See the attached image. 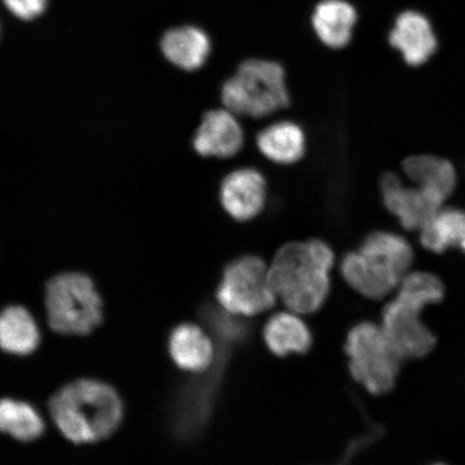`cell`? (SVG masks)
<instances>
[{
  "mask_svg": "<svg viewBox=\"0 0 465 465\" xmlns=\"http://www.w3.org/2000/svg\"><path fill=\"white\" fill-rule=\"evenodd\" d=\"M40 412L73 443L94 444L119 429L124 403L109 383L79 378L52 395Z\"/></svg>",
  "mask_w": 465,
  "mask_h": 465,
  "instance_id": "6da1fadb",
  "label": "cell"
},
{
  "mask_svg": "<svg viewBox=\"0 0 465 465\" xmlns=\"http://www.w3.org/2000/svg\"><path fill=\"white\" fill-rule=\"evenodd\" d=\"M334 254L320 240L289 242L278 250L269 266L272 290L291 312H316L330 293Z\"/></svg>",
  "mask_w": 465,
  "mask_h": 465,
  "instance_id": "7a4b0ae2",
  "label": "cell"
},
{
  "mask_svg": "<svg viewBox=\"0 0 465 465\" xmlns=\"http://www.w3.org/2000/svg\"><path fill=\"white\" fill-rule=\"evenodd\" d=\"M444 284L430 272H409L400 283L398 294L382 312V330L401 358L418 359L431 352L434 334L421 322L428 305L440 303Z\"/></svg>",
  "mask_w": 465,
  "mask_h": 465,
  "instance_id": "3957f363",
  "label": "cell"
},
{
  "mask_svg": "<svg viewBox=\"0 0 465 465\" xmlns=\"http://www.w3.org/2000/svg\"><path fill=\"white\" fill-rule=\"evenodd\" d=\"M414 252L404 237L374 232L357 250L341 260V272L349 286L371 300L391 293L410 272Z\"/></svg>",
  "mask_w": 465,
  "mask_h": 465,
  "instance_id": "277c9868",
  "label": "cell"
},
{
  "mask_svg": "<svg viewBox=\"0 0 465 465\" xmlns=\"http://www.w3.org/2000/svg\"><path fill=\"white\" fill-rule=\"evenodd\" d=\"M46 327L58 334L89 335L104 322V301L89 274L64 271L44 286Z\"/></svg>",
  "mask_w": 465,
  "mask_h": 465,
  "instance_id": "5b68a950",
  "label": "cell"
},
{
  "mask_svg": "<svg viewBox=\"0 0 465 465\" xmlns=\"http://www.w3.org/2000/svg\"><path fill=\"white\" fill-rule=\"evenodd\" d=\"M224 108L237 116L265 118L287 108L290 95L284 69L274 61L248 60L241 64L221 89Z\"/></svg>",
  "mask_w": 465,
  "mask_h": 465,
  "instance_id": "8992f818",
  "label": "cell"
},
{
  "mask_svg": "<svg viewBox=\"0 0 465 465\" xmlns=\"http://www.w3.org/2000/svg\"><path fill=\"white\" fill-rule=\"evenodd\" d=\"M345 349L349 370L371 393L385 394L395 386L402 358L382 328L373 322H360L348 333Z\"/></svg>",
  "mask_w": 465,
  "mask_h": 465,
  "instance_id": "52a82bcc",
  "label": "cell"
},
{
  "mask_svg": "<svg viewBox=\"0 0 465 465\" xmlns=\"http://www.w3.org/2000/svg\"><path fill=\"white\" fill-rule=\"evenodd\" d=\"M214 300L232 315L248 319L271 310L277 296L271 286L269 266L255 255L232 260L224 267Z\"/></svg>",
  "mask_w": 465,
  "mask_h": 465,
  "instance_id": "ba28073f",
  "label": "cell"
},
{
  "mask_svg": "<svg viewBox=\"0 0 465 465\" xmlns=\"http://www.w3.org/2000/svg\"><path fill=\"white\" fill-rule=\"evenodd\" d=\"M383 203L403 228L421 231L433 219L444 201L420 187H409L398 174L387 173L381 180Z\"/></svg>",
  "mask_w": 465,
  "mask_h": 465,
  "instance_id": "9c48e42d",
  "label": "cell"
},
{
  "mask_svg": "<svg viewBox=\"0 0 465 465\" xmlns=\"http://www.w3.org/2000/svg\"><path fill=\"white\" fill-rule=\"evenodd\" d=\"M242 127L229 109H213L203 115L193 136V148L203 158L230 159L243 145Z\"/></svg>",
  "mask_w": 465,
  "mask_h": 465,
  "instance_id": "30bf717a",
  "label": "cell"
},
{
  "mask_svg": "<svg viewBox=\"0 0 465 465\" xmlns=\"http://www.w3.org/2000/svg\"><path fill=\"white\" fill-rule=\"evenodd\" d=\"M219 195L221 205L229 216L242 223L252 220L265 207V178L255 168H238L221 183Z\"/></svg>",
  "mask_w": 465,
  "mask_h": 465,
  "instance_id": "8fae6325",
  "label": "cell"
},
{
  "mask_svg": "<svg viewBox=\"0 0 465 465\" xmlns=\"http://www.w3.org/2000/svg\"><path fill=\"white\" fill-rule=\"evenodd\" d=\"M168 352L180 370L202 374L213 368L217 348L212 336L200 324L183 322L172 330Z\"/></svg>",
  "mask_w": 465,
  "mask_h": 465,
  "instance_id": "7c38bea8",
  "label": "cell"
},
{
  "mask_svg": "<svg viewBox=\"0 0 465 465\" xmlns=\"http://www.w3.org/2000/svg\"><path fill=\"white\" fill-rule=\"evenodd\" d=\"M389 43L410 66L422 65L438 49L431 23L416 11H405L397 17Z\"/></svg>",
  "mask_w": 465,
  "mask_h": 465,
  "instance_id": "4fadbf2b",
  "label": "cell"
},
{
  "mask_svg": "<svg viewBox=\"0 0 465 465\" xmlns=\"http://www.w3.org/2000/svg\"><path fill=\"white\" fill-rule=\"evenodd\" d=\"M42 342V330L27 307L19 304L0 310V349L15 356H29Z\"/></svg>",
  "mask_w": 465,
  "mask_h": 465,
  "instance_id": "5bb4252c",
  "label": "cell"
},
{
  "mask_svg": "<svg viewBox=\"0 0 465 465\" xmlns=\"http://www.w3.org/2000/svg\"><path fill=\"white\" fill-rule=\"evenodd\" d=\"M211 50V40L199 27L172 28L161 40L163 55L183 71L193 72L200 69L206 63Z\"/></svg>",
  "mask_w": 465,
  "mask_h": 465,
  "instance_id": "9a60e30c",
  "label": "cell"
},
{
  "mask_svg": "<svg viewBox=\"0 0 465 465\" xmlns=\"http://www.w3.org/2000/svg\"><path fill=\"white\" fill-rule=\"evenodd\" d=\"M358 15L345 0H323L312 16V25L320 42L331 49L344 48L352 38Z\"/></svg>",
  "mask_w": 465,
  "mask_h": 465,
  "instance_id": "2e32d148",
  "label": "cell"
},
{
  "mask_svg": "<svg viewBox=\"0 0 465 465\" xmlns=\"http://www.w3.org/2000/svg\"><path fill=\"white\" fill-rule=\"evenodd\" d=\"M257 145L266 159L277 164H293L305 153L306 138L300 125L291 121H281L258 134Z\"/></svg>",
  "mask_w": 465,
  "mask_h": 465,
  "instance_id": "e0dca14e",
  "label": "cell"
},
{
  "mask_svg": "<svg viewBox=\"0 0 465 465\" xmlns=\"http://www.w3.org/2000/svg\"><path fill=\"white\" fill-rule=\"evenodd\" d=\"M265 344L278 357L306 353L312 344L307 324L291 312H278L266 322L263 330Z\"/></svg>",
  "mask_w": 465,
  "mask_h": 465,
  "instance_id": "ac0fdd59",
  "label": "cell"
},
{
  "mask_svg": "<svg viewBox=\"0 0 465 465\" xmlns=\"http://www.w3.org/2000/svg\"><path fill=\"white\" fill-rule=\"evenodd\" d=\"M406 176L417 187L446 201L456 188L455 168L449 161L433 155H414L402 164Z\"/></svg>",
  "mask_w": 465,
  "mask_h": 465,
  "instance_id": "d6986e66",
  "label": "cell"
},
{
  "mask_svg": "<svg viewBox=\"0 0 465 465\" xmlns=\"http://www.w3.org/2000/svg\"><path fill=\"white\" fill-rule=\"evenodd\" d=\"M46 430L42 412L26 401L11 398L0 402V432L23 443L37 440Z\"/></svg>",
  "mask_w": 465,
  "mask_h": 465,
  "instance_id": "ffe728a7",
  "label": "cell"
},
{
  "mask_svg": "<svg viewBox=\"0 0 465 465\" xmlns=\"http://www.w3.org/2000/svg\"><path fill=\"white\" fill-rule=\"evenodd\" d=\"M421 245L436 253L457 247L465 252V212L441 208L420 231Z\"/></svg>",
  "mask_w": 465,
  "mask_h": 465,
  "instance_id": "44dd1931",
  "label": "cell"
},
{
  "mask_svg": "<svg viewBox=\"0 0 465 465\" xmlns=\"http://www.w3.org/2000/svg\"><path fill=\"white\" fill-rule=\"evenodd\" d=\"M11 15L23 21L37 19L44 14L48 0H3Z\"/></svg>",
  "mask_w": 465,
  "mask_h": 465,
  "instance_id": "7402d4cb",
  "label": "cell"
},
{
  "mask_svg": "<svg viewBox=\"0 0 465 465\" xmlns=\"http://www.w3.org/2000/svg\"><path fill=\"white\" fill-rule=\"evenodd\" d=\"M435 465H444V464H435Z\"/></svg>",
  "mask_w": 465,
  "mask_h": 465,
  "instance_id": "603a6c76",
  "label": "cell"
}]
</instances>
